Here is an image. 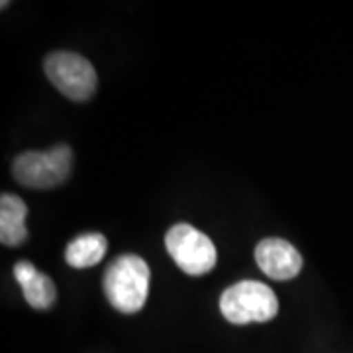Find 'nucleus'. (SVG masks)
Segmentation results:
<instances>
[{"label":"nucleus","mask_w":353,"mask_h":353,"mask_svg":"<svg viewBox=\"0 0 353 353\" xmlns=\"http://www.w3.org/2000/svg\"><path fill=\"white\" fill-rule=\"evenodd\" d=\"M46 75L51 85L67 99L77 102L88 101L97 90V71L83 55L73 51H55L43 61Z\"/></svg>","instance_id":"obj_5"},{"label":"nucleus","mask_w":353,"mask_h":353,"mask_svg":"<svg viewBox=\"0 0 353 353\" xmlns=\"http://www.w3.org/2000/svg\"><path fill=\"white\" fill-rule=\"evenodd\" d=\"M220 312L236 326L269 322L279 314V299L275 290L259 281H240L222 292Z\"/></svg>","instance_id":"obj_2"},{"label":"nucleus","mask_w":353,"mask_h":353,"mask_svg":"<svg viewBox=\"0 0 353 353\" xmlns=\"http://www.w3.org/2000/svg\"><path fill=\"white\" fill-rule=\"evenodd\" d=\"M73 152L59 143L50 152H24L12 163L14 179L30 189H51L71 175Z\"/></svg>","instance_id":"obj_3"},{"label":"nucleus","mask_w":353,"mask_h":353,"mask_svg":"<svg viewBox=\"0 0 353 353\" xmlns=\"http://www.w3.org/2000/svg\"><path fill=\"white\" fill-rule=\"evenodd\" d=\"M150 281L152 273L145 259L126 253L108 265L102 279V289L112 308L124 314H136L148 301Z\"/></svg>","instance_id":"obj_1"},{"label":"nucleus","mask_w":353,"mask_h":353,"mask_svg":"<svg viewBox=\"0 0 353 353\" xmlns=\"http://www.w3.org/2000/svg\"><path fill=\"white\" fill-rule=\"evenodd\" d=\"M14 277L20 283L26 303L36 310H48L57 301V289L46 273L30 261H18L14 265Z\"/></svg>","instance_id":"obj_7"},{"label":"nucleus","mask_w":353,"mask_h":353,"mask_svg":"<svg viewBox=\"0 0 353 353\" xmlns=\"http://www.w3.org/2000/svg\"><path fill=\"white\" fill-rule=\"evenodd\" d=\"M106 250H108V240L102 234L99 232L83 234L69 241L65 250V261L75 269H87L101 263L102 257L106 255Z\"/></svg>","instance_id":"obj_9"},{"label":"nucleus","mask_w":353,"mask_h":353,"mask_svg":"<svg viewBox=\"0 0 353 353\" xmlns=\"http://www.w3.org/2000/svg\"><path fill=\"white\" fill-rule=\"evenodd\" d=\"M26 216H28L26 202L16 194L4 192L0 199V241H2V245L16 248L28 240Z\"/></svg>","instance_id":"obj_8"},{"label":"nucleus","mask_w":353,"mask_h":353,"mask_svg":"<svg viewBox=\"0 0 353 353\" xmlns=\"http://www.w3.org/2000/svg\"><path fill=\"white\" fill-rule=\"evenodd\" d=\"M255 261L269 279L289 281L303 269V255L299 250L281 238H267L255 248Z\"/></svg>","instance_id":"obj_6"},{"label":"nucleus","mask_w":353,"mask_h":353,"mask_svg":"<svg viewBox=\"0 0 353 353\" xmlns=\"http://www.w3.org/2000/svg\"><path fill=\"white\" fill-rule=\"evenodd\" d=\"M165 248L181 271L201 277L216 267V245L212 240L190 224H175L165 236Z\"/></svg>","instance_id":"obj_4"}]
</instances>
